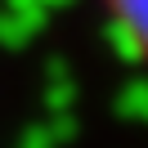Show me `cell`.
Returning a JSON list of instances; mask_svg holds the SVG:
<instances>
[{"label": "cell", "mask_w": 148, "mask_h": 148, "mask_svg": "<svg viewBox=\"0 0 148 148\" xmlns=\"http://www.w3.org/2000/svg\"><path fill=\"white\" fill-rule=\"evenodd\" d=\"M108 14V27L121 36V45L148 63V0H99Z\"/></svg>", "instance_id": "obj_1"}]
</instances>
